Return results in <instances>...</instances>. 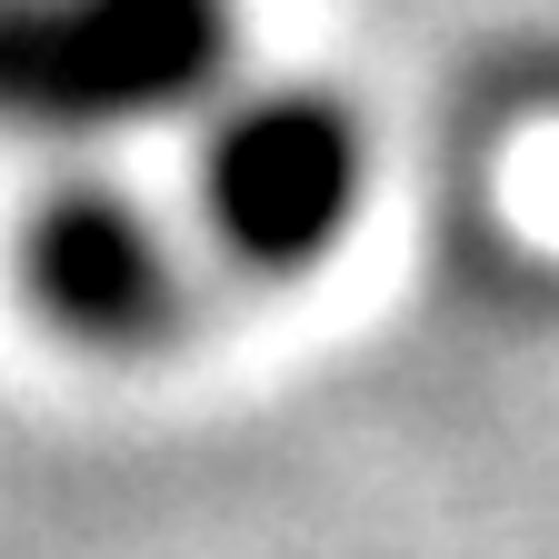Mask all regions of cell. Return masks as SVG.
I'll use <instances>...</instances> for the list:
<instances>
[{"label":"cell","mask_w":559,"mask_h":559,"mask_svg":"<svg viewBox=\"0 0 559 559\" xmlns=\"http://www.w3.org/2000/svg\"><path fill=\"white\" fill-rule=\"evenodd\" d=\"M240 0H0V140H120L221 100Z\"/></svg>","instance_id":"obj_1"},{"label":"cell","mask_w":559,"mask_h":559,"mask_svg":"<svg viewBox=\"0 0 559 559\" xmlns=\"http://www.w3.org/2000/svg\"><path fill=\"white\" fill-rule=\"evenodd\" d=\"M370 200V130L320 81H270L200 151V230L250 280H310Z\"/></svg>","instance_id":"obj_2"},{"label":"cell","mask_w":559,"mask_h":559,"mask_svg":"<svg viewBox=\"0 0 559 559\" xmlns=\"http://www.w3.org/2000/svg\"><path fill=\"white\" fill-rule=\"evenodd\" d=\"M21 290L50 340L91 360H151L190 330V260L120 180H70L21 221Z\"/></svg>","instance_id":"obj_3"}]
</instances>
